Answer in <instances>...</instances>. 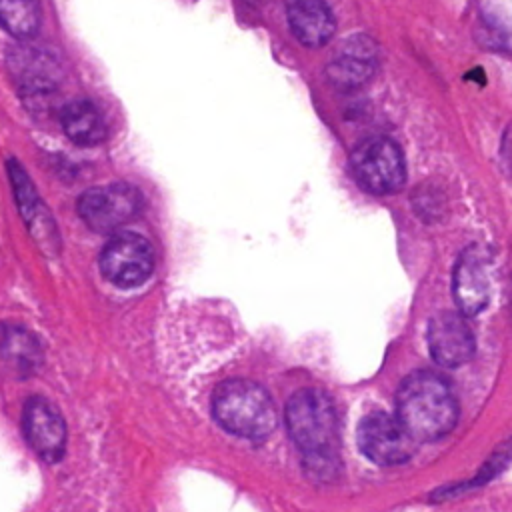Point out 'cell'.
Instances as JSON below:
<instances>
[{
    "instance_id": "obj_2",
    "label": "cell",
    "mask_w": 512,
    "mask_h": 512,
    "mask_svg": "<svg viewBox=\"0 0 512 512\" xmlns=\"http://www.w3.org/2000/svg\"><path fill=\"white\" fill-rule=\"evenodd\" d=\"M286 426L306 464L328 470L336 462L338 416L332 398L318 388H302L286 404Z\"/></svg>"
},
{
    "instance_id": "obj_5",
    "label": "cell",
    "mask_w": 512,
    "mask_h": 512,
    "mask_svg": "<svg viewBox=\"0 0 512 512\" xmlns=\"http://www.w3.org/2000/svg\"><path fill=\"white\" fill-rule=\"evenodd\" d=\"M100 270L114 286H140L154 270V252L150 242L136 232L114 234L102 248Z\"/></svg>"
},
{
    "instance_id": "obj_14",
    "label": "cell",
    "mask_w": 512,
    "mask_h": 512,
    "mask_svg": "<svg viewBox=\"0 0 512 512\" xmlns=\"http://www.w3.org/2000/svg\"><path fill=\"white\" fill-rule=\"evenodd\" d=\"M10 68L26 88L34 90L52 88L60 76V66L54 54L36 46L14 48L10 54Z\"/></svg>"
},
{
    "instance_id": "obj_17",
    "label": "cell",
    "mask_w": 512,
    "mask_h": 512,
    "mask_svg": "<svg viewBox=\"0 0 512 512\" xmlns=\"http://www.w3.org/2000/svg\"><path fill=\"white\" fill-rule=\"evenodd\" d=\"M2 356L22 370L34 368L40 362V348L36 340L20 328H6L0 340Z\"/></svg>"
},
{
    "instance_id": "obj_7",
    "label": "cell",
    "mask_w": 512,
    "mask_h": 512,
    "mask_svg": "<svg viewBox=\"0 0 512 512\" xmlns=\"http://www.w3.org/2000/svg\"><path fill=\"white\" fill-rule=\"evenodd\" d=\"M358 446L362 454L380 466L402 464L412 458L416 440L398 420L386 412H372L358 424Z\"/></svg>"
},
{
    "instance_id": "obj_1",
    "label": "cell",
    "mask_w": 512,
    "mask_h": 512,
    "mask_svg": "<svg viewBox=\"0 0 512 512\" xmlns=\"http://www.w3.org/2000/svg\"><path fill=\"white\" fill-rule=\"evenodd\" d=\"M396 416L416 442H432L456 426L458 402L442 376L414 372L396 392Z\"/></svg>"
},
{
    "instance_id": "obj_9",
    "label": "cell",
    "mask_w": 512,
    "mask_h": 512,
    "mask_svg": "<svg viewBox=\"0 0 512 512\" xmlns=\"http://www.w3.org/2000/svg\"><path fill=\"white\" fill-rule=\"evenodd\" d=\"M24 438L44 462H58L66 450V422L46 398L32 396L22 410Z\"/></svg>"
},
{
    "instance_id": "obj_13",
    "label": "cell",
    "mask_w": 512,
    "mask_h": 512,
    "mask_svg": "<svg viewBox=\"0 0 512 512\" xmlns=\"http://www.w3.org/2000/svg\"><path fill=\"white\" fill-rule=\"evenodd\" d=\"M292 34L308 48L324 46L336 32V18L326 0H286Z\"/></svg>"
},
{
    "instance_id": "obj_3",
    "label": "cell",
    "mask_w": 512,
    "mask_h": 512,
    "mask_svg": "<svg viewBox=\"0 0 512 512\" xmlns=\"http://www.w3.org/2000/svg\"><path fill=\"white\" fill-rule=\"evenodd\" d=\"M216 422L248 440H264L276 428V406L266 388L252 380L234 378L222 382L212 396Z\"/></svg>"
},
{
    "instance_id": "obj_12",
    "label": "cell",
    "mask_w": 512,
    "mask_h": 512,
    "mask_svg": "<svg viewBox=\"0 0 512 512\" xmlns=\"http://www.w3.org/2000/svg\"><path fill=\"white\" fill-rule=\"evenodd\" d=\"M8 174H10L14 192H16V200H18L22 218L28 224V230L32 232L36 242L42 244L44 250L58 252V232H56L54 220H52L48 208L44 206V202L38 198L28 174L14 158L8 160Z\"/></svg>"
},
{
    "instance_id": "obj_15",
    "label": "cell",
    "mask_w": 512,
    "mask_h": 512,
    "mask_svg": "<svg viewBox=\"0 0 512 512\" xmlns=\"http://www.w3.org/2000/svg\"><path fill=\"white\" fill-rule=\"evenodd\" d=\"M60 122L66 136L80 146H96L106 138V122L88 100L68 102L60 112Z\"/></svg>"
},
{
    "instance_id": "obj_16",
    "label": "cell",
    "mask_w": 512,
    "mask_h": 512,
    "mask_svg": "<svg viewBox=\"0 0 512 512\" xmlns=\"http://www.w3.org/2000/svg\"><path fill=\"white\" fill-rule=\"evenodd\" d=\"M40 16V0H0V26L18 40L38 32Z\"/></svg>"
},
{
    "instance_id": "obj_6",
    "label": "cell",
    "mask_w": 512,
    "mask_h": 512,
    "mask_svg": "<svg viewBox=\"0 0 512 512\" xmlns=\"http://www.w3.org/2000/svg\"><path fill=\"white\" fill-rule=\"evenodd\" d=\"M142 204L138 188L116 182L86 190L78 198V214L92 230L112 232L132 220L142 210Z\"/></svg>"
},
{
    "instance_id": "obj_11",
    "label": "cell",
    "mask_w": 512,
    "mask_h": 512,
    "mask_svg": "<svg viewBox=\"0 0 512 512\" xmlns=\"http://www.w3.org/2000/svg\"><path fill=\"white\" fill-rule=\"evenodd\" d=\"M432 358L446 368H456L474 356V334L466 320L454 312H440L428 324Z\"/></svg>"
},
{
    "instance_id": "obj_10",
    "label": "cell",
    "mask_w": 512,
    "mask_h": 512,
    "mask_svg": "<svg viewBox=\"0 0 512 512\" xmlns=\"http://www.w3.org/2000/svg\"><path fill=\"white\" fill-rule=\"evenodd\" d=\"M378 70V46L366 34L348 36L326 66V78L338 90L364 86Z\"/></svg>"
},
{
    "instance_id": "obj_8",
    "label": "cell",
    "mask_w": 512,
    "mask_h": 512,
    "mask_svg": "<svg viewBox=\"0 0 512 512\" xmlns=\"http://www.w3.org/2000/svg\"><path fill=\"white\" fill-rule=\"evenodd\" d=\"M452 288L464 316H476L486 308L492 292V258L484 246H470L460 254Z\"/></svg>"
},
{
    "instance_id": "obj_4",
    "label": "cell",
    "mask_w": 512,
    "mask_h": 512,
    "mask_svg": "<svg viewBox=\"0 0 512 512\" xmlns=\"http://www.w3.org/2000/svg\"><path fill=\"white\" fill-rule=\"evenodd\" d=\"M350 170L354 180L372 194H392L406 180L402 150L386 136L362 140L350 154Z\"/></svg>"
}]
</instances>
